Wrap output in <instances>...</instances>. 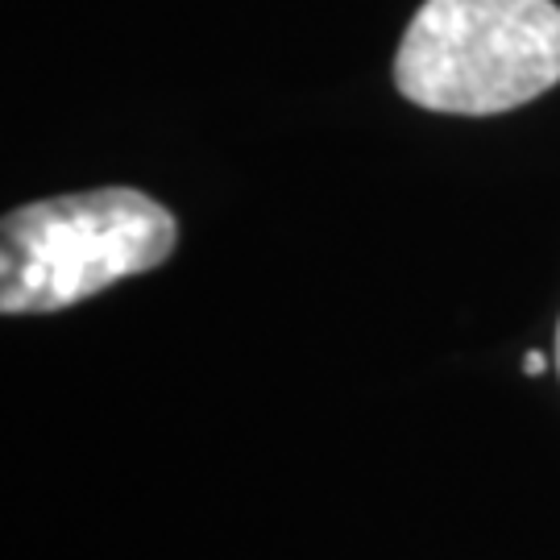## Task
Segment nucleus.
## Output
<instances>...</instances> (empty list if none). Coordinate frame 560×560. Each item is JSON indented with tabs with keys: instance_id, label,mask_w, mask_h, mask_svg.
Listing matches in <instances>:
<instances>
[{
	"instance_id": "obj_1",
	"label": "nucleus",
	"mask_w": 560,
	"mask_h": 560,
	"mask_svg": "<svg viewBox=\"0 0 560 560\" xmlns=\"http://www.w3.org/2000/svg\"><path fill=\"white\" fill-rule=\"evenodd\" d=\"M411 104L494 117L560 83L557 0H428L395 55Z\"/></svg>"
},
{
	"instance_id": "obj_2",
	"label": "nucleus",
	"mask_w": 560,
	"mask_h": 560,
	"mask_svg": "<svg viewBox=\"0 0 560 560\" xmlns=\"http://www.w3.org/2000/svg\"><path fill=\"white\" fill-rule=\"evenodd\" d=\"M175 241V217L133 187L25 203L0 233V307L4 316L62 312L162 266Z\"/></svg>"
},
{
	"instance_id": "obj_3",
	"label": "nucleus",
	"mask_w": 560,
	"mask_h": 560,
	"mask_svg": "<svg viewBox=\"0 0 560 560\" xmlns=\"http://www.w3.org/2000/svg\"><path fill=\"white\" fill-rule=\"evenodd\" d=\"M544 365H548V361H544L540 349H527V358H523V374H532V378H536V374H544Z\"/></svg>"
},
{
	"instance_id": "obj_4",
	"label": "nucleus",
	"mask_w": 560,
	"mask_h": 560,
	"mask_svg": "<svg viewBox=\"0 0 560 560\" xmlns=\"http://www.w3.org/2000/svg\"><path fill=\"white\" fill-rule=\"evenodd\" d=\"M557 370H560V324H557Z\"/></svg>"
}]
</instances>
